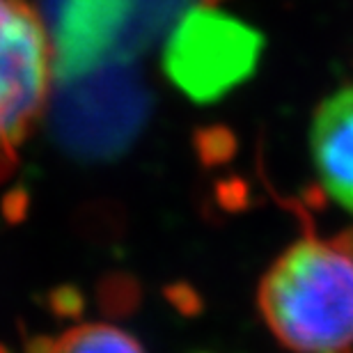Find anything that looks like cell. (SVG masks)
<instances>
[{
	"label": "cell",
	"instance_id": "6da1fadb",
	"mask_svg": "<svg viewBox=\"0 0 353 353\" xmlns=\"http://www.w3.org/2000/svg\"><path fill=\"white\" fill-rule=\"evenodd\" d=\"M257 305L271 333L296 353H342L353 344V252L307 236L264 273Z\"/></svg>",
	"mask_w": 353,
	"mask_h": 353
},
{
	"label": "cell",
	"instance_id": "7a4b0ae2",
	"mask_svg": "<svg viewBox=\"0 0 353 353\" xmlns=\"http://www.w3.org/2000/svg\"><path fill=\"white\" fill-rule=\"evenodd\" d=\"M259 37L234 19L193 10L165 48V72L183 94L209 103L255 72Z\"/></svg>",
	"mask_w": 353,
	"mask_h": 353
},
{
	"label": "cell",
	"instance_id": "3957f363",
	"mask_svg": "<svg viewBox=\"0 0 353 353\" xmlns=\"http://www.w3.org/2000/svg\"><path fill=\"white\" fill-rule=\"evenodd\" d=\"M53 48L37 12L26 0H0V163L46 108Z\"/></svg>",
	"mask_w": 353,
	"mask_h": 353
},
{
	"label": "cell",
	"instance_id": "277c9868",
	"mask_svg": "<svg viewBox=\"0 0 353 353\" xmlns=\"http://www.w3.org/2000/svg\"><path fill=\"white\" fill-rule=\"evenodd\" d=\"M67 90L58 99L60 138L69 150L88 157H110L124 150L140 131L147 115L143 88L126 74H90L62 81Z\"/></svg>",
	"mask_w": 353,
	"mask_h": 353
},
{
	"label": "cell",
	"instance_id": "5b68a950",
	"mask_svg": "<svg viewBox=\"0 0 353 353\" xmlns=\"http://www.w3.org/2000/svg\"><path fill=\"white\" fill-rule=\"evenodd\" d=\"M310 152L321 188L353 216V85L333 92L316 108Z\"/></svg>",
	"mask_w": 353,
	"mask_h": 353
},
{
	"label": "cell",
	"instance_id": "8992f818",
	"mask_svg": "<svg viewBox=\"0 0 353 353\" xmlns=\"http://www.w3.org/2000/svg\"><path fill=\"white\" fill-rule=\"evenodd\" d=\"M37 353H145L143 344L112 323H81L41 342Z\"/></svg>",
	"mask_w": 353,
	"mask_h": 353
}]
</instances>
